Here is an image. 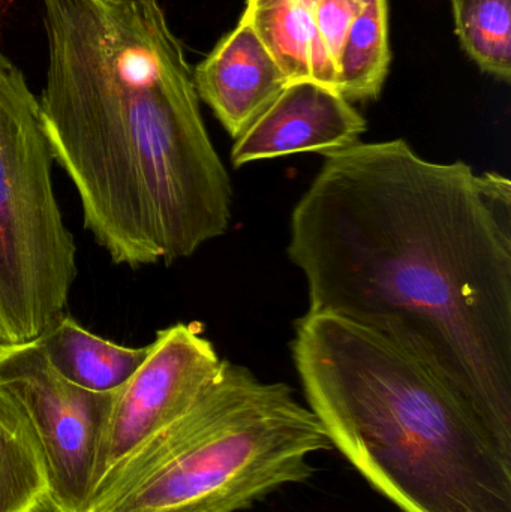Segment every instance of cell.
<instances>
[{"instance_id":"9a60e30c","label":"cell","mask_w":511,"mask_h":512,"mask_svg":"<svg viewBox=\"0 0 511 512\" xmlns=\"http://www.w3.org/2000/svg\"><path fill=\"white\" fill-rule=\"evenodd\" d=\"M362 0H318L314 12V81L338 92L339 57Z\"/></svg>"},{"instance_id":"5bb4252c","label":"cell","mask_w":511,"mask_h":512,"mask_svg":"<svg viewBox=\"0 0 511 512\" xmlns=\"http://www.w3.org/2000/svg\"><path fill=\"white\" fill-rule=\"evenodd\" d=\"M456 35L480 71L511 81V0H452Z\"/></svg>"},{"instance_id":"8fae6325","label":"cell","mask_w":511,"mask_h":512,"mask_svg":"<svg viewBox=\"0 0 511 512\" xmlns=\"http://www.w3.org/2000/svg\"><path fill=\"white\" fill-rule=\"evenodd\" d=\"M0 512H51L38 441L14 399L0 388Z\"/></svg>"},{"instance_id":"2e32d148","label":"cell","mask_w":511,"mask_h":512,"mask_svg":"<svg viewBox=\"0 0 511 512\" xmlns=\"http://www.w3.org/2000/svg\"><path fill=\"white\" fill-rule=\"evenodd\" d=\"M110 2H119V0H110Z\"/></svg>"},{"instance_id":"30bf717a","label":"cell","mask_w":511,"mask_h":512,"mask_svg":"<svg viewBox=\"0 0 511 512\" xmlns=\"http://www.w3.org/2000/svg\"><path fill=\"white\" fill-rule=\"evenodd\" d=\"M38 340L63 378L102 394L119 390L149 352V345L129 348L96 336L68 315L57 319Z\"/></svg>"},{"instance_id":"6da1fadb","label":"cell","mask_w":511,"mask_h":512,"mask_svg":"<svg viewBox=\"0 0 511 512\" xmlns=\"http://www.w3.org/2000/svg\"><path fill=\"white\" fill-rule=\"evenodd\" d=\"M288 256L309 313L362 325L449 385L511 456V182L405 140L324 156Z\"/></svg>"},{"instance_id":"ba28073f","label":"cell","mask_w":511,"mask_h":512,"mask_svg":"<svg viewBox=\"0 0 511 512\" xmlns=\"http://www.w3.org/2000/svg\"><path fill=\"white\" fill-rule=\"evenodd\" d=\"M368 129L362 114L332 87L290 81L267 110L237 138L234 167L294 153L326 156L360 143Z\"/></svg>"},{"instance_id":"277c9868","label":"cell","mask_w":511,"mask_h":512,"mask_svg":"<svg viewBox=\"0 0 511 512\" xmlns=\"http://www.w3.org/2000/svg\"><path fill=\"white\" fill-rule=\"evenodd\" d=\"M330 450L290 385L224 360L200 399L131 454L83 512H239L311 480L309 457Z\"/></svg>"},{"instance_id":"52a82bcc","label":"cell","mask_w":511,"mask_h":512,"mask_svg":"<svg viewBox=\"0 0 511 512\" xmlns=\"http://www.w3.org/2000/svg\"><path fill=\"white\" fill-rule=\"evenodd\" d=\"M222 366L215 346L194 324L179 322L156 333L146 360L111 396L87 502L131 454L200 399Z\"/></svg>"},{"instance_id":"3957f363","label":"cell","mask_w":511,"mask_h":512,"mask_svg":"<svg viewBox=\"0 0 511 512\" xmlns=\"http://www.w3.org/2000/svg\"><path fill=\"white\" fill-rule=\"evenodd\" d=\"M294 364L333 450L402 512H511V456L428 367L380 334L306 313Z\"/></svg>"},{"instance_id":"4fadbf2b","label":"cell","mask_w":511,"mask_h":512,"mask_svg":"<svg viewBox=\"0 0 511 512\" xmlns=\"http://www.w3.org/2000/svg\"><path fill=\"white\" fill-rule=\"evenodd\" d=\"M318 0H246L242 17L275 57L288 81L314 80V12Z\"/></svg>"},{"instance_id":"8992f818","label":"cell","mask_w":511,"mask_h":512,"mask_svg":"<svg viewBox=\"0 0 511 512\" xmlns=\"http://www.w3.org/2000/svg\"><path fill=\"white\" fill-rule=\"evenodd\" d=\"M0 388L20 406L41 448L51 512H83L113 393L63 378L38 339L0 343Z\"/></svg>"},{"instance_id":"7a4b0ae2","label":"cell","mask_w":511,"mask_h":512,"mask_svg":"<svg viewBox=\"0 0 511 512\" xmlns=\"http://www.w3.org/2000/svg\"><path fill=\"white\" fill-rule=\"evenodd\" d=\"M54 162L113 264H173L228 230L230 177L158 0H42Z\"/></svg>"},{"instance_id":"9c48e42d","label":"cell","mask_w":511,"mask_h":512,"mask_svg":"<svg viewBox=\"0 0 511 512\" xmlns=\"http://www.w3.org/2000/svg\"><path fill=\"white\" fill-rule=\"evenodd\" d=\"M192 72L198 98L212 108L234 140L290 83L254 27L243 17Z\"/></svg>"},{"instance_id":"5b68a950","label":"cell","mask_w":511,"mask_h":512,"mask_svg":"<svg viewBox=\"0 0 511 512\" xmlns=\"http://www.w3.org/2000/svg\"><path fill=\"white\" fill-rule=\"evenodd\" d=\"M53 165L41 104L0 53V343L38 339L65 315L77 279Z\"/></svg>"},{"instance_id":"7c38bea8","label":"cell","mask_w":511,"mask_h":512,"mask_svg":"<svg viewBox=\"0 0 511 512\" xmlns=\"http://www.w3.org/2000/svg\"><path fill=\"white\" fill-rule=\"evenodd\" d=\"M387 0H362L339 57L338 92L350 102L380 98L389 74Z\"/></svg>"}]
</instances>
